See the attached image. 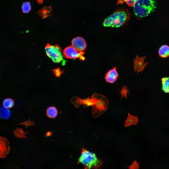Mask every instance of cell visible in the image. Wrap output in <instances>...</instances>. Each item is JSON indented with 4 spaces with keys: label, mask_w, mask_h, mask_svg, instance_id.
<instances>
[{
    "label": "cell",
    "mask_w": 169,
    "mask_h": 169,
    "mask_svg": "<svg viewBox=\"0 0 169 169\" xmlns=\"http://www.w3.org/2000/svg\"><path fill=\"white\" fill-rule=\"evenodd\" d=\"M130 13L127 9L116 12L106 18L103 23L104 27H118L126 23L130 19Z\"/></svg>",
    "instance_id": "1"
},
{
    "label": "cell",
    "mask_w": 169,
    "mask_h": 169,
    "mask_svg": "<svg viewBox=\"0 0 169 169\" xmlns=\"http://www.w3.org/2000/svg\"><path fill=\"white\" fill-rule=\"evenodd\" d=\"M156 8V3L153 0H137L133 6L135 14L139 17L147 16Z\"/></svg>",
    "instance_id": "2"
},
{
    "label": "cell",
    "mask_w": 169,
    "mask_h": 169,
    "mask_svg": "<svg viewBox=\"0 0 169 169\" xmlns=\"http://www.w3.org/2000/svg\"><path fill=\"white\" fill-rule=\"evenodd\" d=\"M78 161V163L82 164L86 169H98L102 164L101 160L96 157L95 154L83 149Z\"/></svg>",
    "instance_id": "3"
},
{
    "label": "cell",
    "mask_w": 169,
    "mask_h": 169,
    "mask_svg": "<svg viewBox=\"0 0 169 169\" xmlns=\"http://www.w3.org/2000/svg\"><path fill=\"white\" fill-rule=\"evenodd\" d=\"M109 101L106 97L100 94H97V99L92 107V113L93 117L96 118L103 114L108 109Z\"/></svg>",
    "instance_id": "4"
},
{
    "label": "cell",
    "mask_w": 169,
    "mask_h": 169,
    "mask_svg": "<svg viewBox=\"0 0 169 169\" xmlns=\"http://www.w3.org/2000/svg\"><path fill=\"white\" fill-rule=\"evenodd\" d=\"M47 55L51 58L53 62L60 63L62 61L64 65L65 62L62 53L61 48L57 45L53 46L48 43L45 48Z\"/></svg>",
    "instance_id": "5"
},
{
    "label": "cell",
    "mask_w": 169,
    "mask_h": 169,
    "mask_svg": "<svg viewBox=\"0 0 169 169\" xmlns=\"http://www.w3.org/2000/svg\"><path fill=\"white\" fill-rule=\"evenodd\" d=\"M97 98V93L93 94L90 98L89 97L84 99H82L78 96H73L71 99V102L77 108H78L81 105L84 107H92L95 104Z\"/></svg>",
    "instance_id": "6"
},
{
    "label": "cell",
    "mask_w": 169,
    "mask_h": 169,
    "mask_svg": "<svg viewBox=\"0 0 169 169\" xmlns=\"http://www.w3.org/2000/svg\"><path fill=\"white\" fill-rule=\"evenodd\" d=\"M84 53L83 51H77L72 45L66 47L63 51V55L66 58L74 59L79 58L80 60L83 61L85 59L83 56Z\"/></svg>",
    "instance_id": "7"
},
{
    "label": "cell",
    "mask_w": 169,
    "mask_h": 169,
    "mask_svg": "<svg viewBox=\"0 0 169 169\" xmlns=\"http://www.w3.org/2000/svg\"><path fill=\"white\" fill-rule=\"evenodd\" d=\"M10 150L8 141L6 138L0 136V158H5L8 154Z\"/></svg>",
    "instance_id": "8"
},
{
    "label": "cell",
    "mask_w": 169,
    "mask_h": 169,
    "mask_svg": "<svg viewBox=\"0 0 169 169\" xmlns=\"http://www.w3.org/2000/svg\"><path fill=\"white\" fill-rule=\"evenodd\" d=\"M146 57H140L137 55L134 61V71L137 74L144 70L145 68L148 65V62H145V59Z\"/></svg>",
    "instance_id": "9"
},
{
    "label": "cell",
    "mask_w": 169,
    "mask_h": 169,
    "mask_svg": "<svg viewBox=\"0 0 169 169\" xmlns=\"http://www.w3.org/2000/svg\"><path fill=\"white\" fill-rule=\"evenodd\" d=\"M71 43L72 46L78 51H84L87 46L85 40L80 37L74 38L72 40Z\"/></svg>",
    "instance_id": "10"
},
{
    "label": "cell",
    "mask_w": 169,
    "mask_h": 169,
    "mask_svg": "<svg viewBox=\"0 0 169 169\" xmlns=\"http://www.w3.org/2000/svg\"><path fill=\"white\" fill-rule=\"evenodd\" d=\"M119 76L116 68L115 67L109 70L106 74L104 78L106 82L113 84L116 81Z\"/></svg>",
    "instance_id": "11"
},
{
    "label": "cell",
    "mask_w": 169,
    "mask_h": 169,
    "mask_svg": "<svg viewBox=\"0 0 169 169\" xmlns=\"http://www.w3.org/2000/svg\"><path fill=\"white\" fill-rule=\"evenodd\" d=\"M52 11L50 7H45L39 10L38 13L42 18L44 19L51 15L50 13Z\"/></svg>",
    "instance_id": "12"
},
{
    "label": "cell",
    "mask_w": 169,
    "mask_h": 169,
    "mask_svg": "<svg viewBox=\"0 0 169 169\" xmlns=\"http://www.w3.org/2000/svg\"><path fill=\"white\" fill-rule=\"evenodd\" d=\"M58 113V111L57 108L55 107L54 106L49 107L46 111L47 116L50 118H55L57 116Z\"/></svg>",
    "instance_id": "13"
},
{
    "label": "cell",
    "mask_w": 169,
    "mask_h": 169,
    "mask_svg": "<svg viewBox=\"0 0 169 169\" xmlns=\"http://www.w3.org/2000/svg\"><path fill=\"white\" fill-rule=\"evenodd\" d=\"M11 115L10 110L4 107H0V117L1 119L6 120L9 119Z\"/></svg>",
    "instance_id": "14"
},
{
    "label": "cell",
    "mask_w": 169,
    "mask_h": 169,
    "mask_svg": "<svg viewBox=\"0 0 169 169\" xmlns=\"http://www.w3.org/2000/svg\"><path fill=\"white\" fill-rule=\"evenodd\" d=\"M138 119L137 116H133L128 113L127 119L125 121V126H129L132 124H137Z\"/></svg>",
    "instance_id": "15"
},
{
    "label": "cell",
    "mask_w": 169,
    "mask_h": 169,
    "mask_svg": "<svg viewBox=\"0 0 169 169\" xmlns=\"http://www.w3.org/2000/svg\"><path fill=\"white\" fill-rule=\"evenodd\" d=\"M159 56L163 58H166L169 55V47L167 45L162 46L160 48L159 50Z\"/></svg>",
    "instance_id": "16"
},
{
    "label": "cell",
    "mask_w": 169,
    "mask_h": 169,
    "mask_svg": "<svg viewBox=\"0 0 169 169\" xmlns=\"http://www.w3.org/2000/svg\"><path fill=\"white\" fill-rule=\"evenodd\" d=\"M29 132V131L25 132L21 128H16V130L13 132L15 137L20 138H27L26 135Z\"/></svg>",
    "instance_id": "17"
},
{
    "label": "cell",
    "mask_w": 169,
    "mask_h": 169,
    "mask_svg": "<svg viewBox=\"0 0 169 169\" xmlns=\"http://www.w3.org/2000/svg\"><path fill=\"white\" fill-rule=\"evenodd\" d=\"M169 77H164L161 79L162 88L164 92L168 93L169 92Z\"/></svg>",
    "instance_id": "18"
},
{
    "label": "cell",
    "mask_w": 169,
    "mask_h": 169,
    "mask_svg": "<svg viewBox=\"0 0 169 169\" xmlns=\"http://www.w3.org/2000/svg\"><path fill=\"white\" fill-rule=\"evenodd\" d=\"M13 100L11 98L5 99L4 100L3 104V106L7 108H10L12 107L14 105Z\"/></svg>",
    "instance_id": "19"
},
{
    "label": "cell",
    "mask_w": 169,
    "mask_h": 169,
    "mask_svg": "<svg viewBox=\"0 0 169 169\" xmlns=\"http://www.w3.org/2000/svg\"><path fill=\"white\" fill-rule=\"evenodd\" d=\"M22 12L25 13L29 12L31 9L30 3L29 2H26L23 3L22 6Z\"/></svg>",
    "instance_id": "20"
},
{
    "label": "cell",
    "mask_w": 169,
    "mask_h": 169,
    "mask_svg": "<svg viewBox=\"0 0 169 169\" xmlns=\"http://www.w3.org/2000/svg\"><path fill=\"white\" fill-rule=\"evenodd\" d=\"M136 1L137 0H118L117 4H122L124 3H125L129 6L132 7L135 4Z\"/></svg>",
    "instance_id": "21"
},
{
    "label": "cell",
    "mask_w": 169,
    "mask_h": 169,
    "mask_svg": "<svg viewBox=\"0 0 169 169\" xmlns=\"http://www.w3.org/2000/svg\"><path fill=\"white\" fill-rule=\"evenodd\" d=\"M129 90L128 89L127 86H126L124 85L123 87H122L120 91H119L120 92V94L121 95V100L123 97H124L126 99H127V94L129 93L128 91Z\"/></svg>",
    "instance_id": "22"
},
{
    "label": "cell",
    "mask_w": 169,
    "mask_h": 169,
    "mask_svg": "<svg viewBox=\"0 0 169 169\" xmlns=\"http://www.w3.org/2000/svg\"><path fill=\"white\" fill-rule=\"evenodd\" d=\"M18 124L23 125L26 128H27L30 126L35 125L34 121H31L30 119L27 121L19 123Z\"/></svg>",
    "instance_id": "23"
},
{
    "label": "cell",
    "mask_w": 169,
    "mask_h": 169,
    "mask_svg": "<svg viewBox=\"0 0 169 169\" xmlns=\"http://www.w3.org/2000/svg\"><path fill=\"white\" fill-rule=\"evenodd\" d=\"M53 73L55 74V76L60 78L62 74H64L63 71H61L60 68H58L53 70Z\"/></svg>",
    "instance_id": "24"
},
{
    "label": "cell",
    "mask_w": 169,
    "mask_h": 169,
    "mask_svg": "<svg viewBox=\"0 0 169 169\" xmlns=\"http://www.w3.org/2000/svg\"><path fill=\"white\" fill-rule=\"evenodd\" d=\"M129 167L130 169H137L138 167V165L136 161H134Z\"/></svg>",
    "instance_id": "25"
},
{
    "label": "cell",
    "mask_w": 169,
    "mask_h": 169,
    "mask_svg": "<svg viewBox=\"0 0 169 169\" xmlns=\"http://www.w3.org/2000/svg\"><path fill=\"white\" fill-rule=\"evenodd\" d=\"M38 3L39 4H42L43 0H36Z\"/></svg>",
    "instance_id": "26"
},
{
    "label": "cell",
    "mask_w": 169,
    "mask_h": 169,
    "mask_svg": "<svg viewBox=\"0 0 169 169\" xmlns=\"http://www.w3.org/2000/svg\"><path fill=\"white\" fill-rule=\"evenodd\" d=\"M51 132H48L46 135L47 136H49L51 134Z\"/></svg>",
    "instance_id": "27"
}]
</instances>
